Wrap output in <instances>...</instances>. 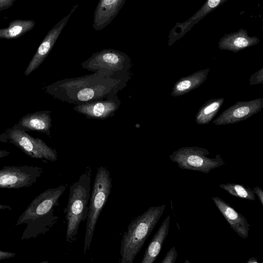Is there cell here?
<instances>
[{
  "label": "cell",
  "instance_id": "6da1fadb",
  "mask_svg": "<svg viewBox=\"0 0 263 263\" xmlns=\"http://www.w3.org/2000/svg\"><path fill=\"white\" fill-rule=\"evenodd\" d=\"M124 88L116 81L93 73L59 81L51 86L50 89L57 99L77 105L117 95Z\"/></svg>",
  "mask_w": 263,
  "mask_h": 263
},
{
  "label": "cell",
  "instance_id": "7a4b0ae2",
  "mask_svg": "<svg viewBox=\"0 0 263 263\" xmlns=\"http://www.w3.org/2000/svg\"><path fill=\"white\" fill-rule=\"evenodd\" d=\"M65 190L64 185L47 189L31 202L15 224H27L21 238L22 241L45 233L57 222L58 217L54 215V207L58 204V200Z\"/></svg>",
  "mask_w": 263,
  "mask_h": 263
},
{
  "label": "cell",
  "instance_id": "3957f363",
  "mask_svg": "<svg viewBox=\"0 0 263 263\" xmlns=\"http://www.w3.org/2000/svg\"><path fill=\"white\" fill-rule=\"evenodd\" d=\"M166 205L151 206L134 219L122 236L120 263H133L162 215Z\"/></svg>",
  "mask_w": 263,
  "mask_h": 263
},
{
  "label": "cell",
  "instance_id": "277c9868",
  "mask_svg": "<svg viewBox=\"0 0 263 263\" xmlns=\"http://www.w3.org/2000/svg\"><path fill=\"white\" fill-rule=\"evenodd\" d=\"M91 169L88 166L79 180L70 186L68 203L64 209L67 221L66 240L74 241L80 223L87 219L91 190Z\"/></svg>",
  "mask_w": 263,
  "mask_h": 263
},
{
  "label": "cell",
  "instance_id": "5b68a950",
  "mask_svg": "<svg viewBox=\"0 0 263 263\" xmlns=\"http://www.w3.org/2000/svg\"><path fill=\"white\" fill-rule=\"evenodd\" d=\"M81 65L94 73L119 82L124 87L129 80L130 59L119 50L105 49L93 53Z\"/></svg>",
  "mask_w": 263,
  "mask_h": 263
},
{
  "label": "cell",
  "instance_id": "8992f818",
  "mask_svg": "<svg viewBox=\"0 0 263 263\" xmlns=\"http://www.w3.org/2000/svg\"><path fill=\"white\" fill-rule=\"evenodd\" d=\"M111 178L106 167H98L89 201L83 254L90 247L98 218L111 192Z\"/></svg>",
  "mask_w": 263,
  "mask_h": 263
},
{
  "label": "cell",
  "instance_id": "52a82bcc",
  "mask_svg": "<svg viewBox=\"0 0 263 263\" xmlns=\"http://www.w3.org/2000/svg\"><path fill=\"white\" fill-rule=\"evenodd\" d=\"M210 152L198 146L182 147L169 155L172 161L183 170L208 174L211 170L226 164L220 154L210 157Z\"/></svg>",
  "mask_w": 263,
  "mask_h": 263
},
{
  "label": "cell",
  "instance_id": "ba28073f",
  "mask_svg": "<svg viewBox=\"0 0 263 263\" xmlns=\"http://www.w3.org/2000/svg\"><path fill=\"white\" fill-rule=\"evenodd\" d=\"M43 172L40 166H5L0 169V189H18L33 185Z\"/></svg>",
  "mask_w": 263,
  "mask_h": 263
},
{
  "label": "cell",
  "instance_id": "9c48e42d",
  "mask_svg": "<svg viewBox=\"0 0 263 263\" xmlns=\"http://www.w3.org/2000/svg\"><path fill=\"white\" fill-rule=\"evenodd\" d=\"M9 139L11 143L31 158L50 161L57 160L58 154L55 149L48 146L42 139L34 138L23 130L12 129Z\"/></svg>",
  "mask_w": 263,
  "mask_h": 263
},
{
  "label": "cell",
  "instance_id": "30bf717a",
  "mask_svg": "<svg viewBox=\"0 0 263 263\" xmlns=\"http://www.w3.org/2000/svg\"><path fill=\"white\" fill-rule=\"evenodd\" d=\"M263 107V98L238 101L223 111L212 122L215 125L235 124L250 118Z\"/></svg>",
  "mask_w": 263,
  "mask_h": 263
},
{
  "label": "cell",
  "instance_id": "8fae6325",
  "mask_svg": "<svg viewBox=\"0 0 263 263\" xmlns=\"http://www.w3.org/2000/svg\"><path fill=\"white\" fill-rule=\"evenodd\" d=\"M78 6V5L73 6L69 13L58 22L47 33L25 71L26 76L29 75L44 61L52 49L71 15Z\"/></svg>",
  "mask_w": 263,
  "mask_h": 263
},
{
  "label": "cell",
  "instance_id": "7c38bea8",
  "mask_svg": "<svg viewBox=\"0 0 263 263\" xmlns=\"http://www.w3.org/2000/svg\"><path fill=\"white\" fill-rule=\"evenodd\" d=\"M121 103L116 95L102 100L76 105L73 109L87 118L104 120L115 115Z\"/></svg>",
  "mask_w": 263,
  "mask_h": 263
},
{
  "label": "cell",
  "instance_id": "4fadbf2b",
  "mask_svg": "<svg viewBox=\"0 0 263 263\" xmlns=\"http://www.w3.org/2000/svg\"><path fill=\"white\" fill-rule=\"evenodd\" d=\"M212 200L229 223L231 228L242 238H247L250 225L246 218L220 197L213 196Z\"/></svg>",
  "mask_w": 263,
  "mask_h": 263
},
{
  "label": "cell",
  "instance_id": "5bb4252c",
  "mask_svg": "<svg viewBox=\"0 0 263 263\" xmlns=\"http://www.w3.org/2000/svg\"><path fill=\"white\" fill-rule=\"evenodd\" d=\"M126 0H100L93 15L92 27L101 30L109 25L118 14Z\"/></svg>",
  "mask_w": 263,
  "mask_h": 263
},
{
  "label": "cell",
  "instance_id": "9a60e30c",
  "mask_svg": "<svg viewBox=\"0 0 263 263\" xmlns=\"http://www.w3.org/2000/svg\"><path fill=\"white\" fill-rule=\"evenodd\" d=\"M209 71L210 68H207L180 78L175 83L171 95L180 97L197 88L206 81Z\"/></svg>",
  "mask_w": 263,
  "mask_h": 263
},
{
  "label": "cell",
  "instance_id": "2e32d148",
  "mask_svg": "<svg viewBox=\"0 0 263 263\" xmlns=\"http://www.w3.org/2000/svg\"><path fill=\"white\" fill-rule=\"evenodd\" d=\"M170 218L168 215L154 235L145 251L141 263H153L156 260L168 234Z\"/></svg>",
  "mask_w": 263,
  "mask_h": 263
},
{
  "label": "cell",
  "instance_id": "e0dca14e",
  "mask_svg": "<svg viewBox=\"0 0 263 263\" xmlns=\"http://www.w3.org/2000/svg\"><path fill=\"white\" fill-rule=\"evenodd\" d=\"M259 41L258 39L255 36H249L242 30V32H238L222 37L218 43V47L221 50L237 52L257 44Z\"/></svg>",
  "mask_w": 263,
  "mask_h": 263
},
{
  "label": "cell",
  "instance_id": "ac0fdd59",
  "mask_svg": "<svg viewBox=\"0 0 263 263\" xmlns=\"http://www.w3.org/2000/svg\"><path fill=\"white\" fill-rule=\"evenodd\" d=\"M50 111H40L28 114L21 120L22 126L25 128L50 134L51 126Z\"/></svg>",
  "mask_w": 263,
  "mask_h": 263
},
{
  "label": "cell",
  "instance_id": "d6986e66",
  "mask_svg": "<svg viewBox=\"0 0 263 263\" xmlns=\"http://www.w3.org/2000/svg\"><path fill=\"white\" fill-rule=\"evenodd\" d=\"M35 22L29 20H15L9 26L0 28V39H14L21 37L33 29Z\"/></svg>",
  "mask_w": 263,
  "mask_h": 263
},
{
  "label": "cell",
  "instance_id": "ffe728a7",
  "mask_svg": "<svg viewBox=\"0 0 263 263\" xmlns=\"http://www.w3.org/2000/svg\"><path fill=\"white\" fill-rule=\"evenodd\" d=\"M223 98L208 100L198 110L195 121L198 125L208 124L216 115L224 102Z\"/></svg>",
  "mask_w": 263,
  "mask_h": 263
},
{
  "label": "cell",
  "instance_id": "44dd1931",
  "mask_svg": "<svg viewBox=\"0 0 263 263\" xmlns=\"http://www.w3.org/2000/svg\"><path fill=\"white\" fill-rule=\"evenodd\" d=\"M219 186L233 196L252 201L256 199L253 190L243 184L226 183L220 184Z\"/></svg>",
  "mask_w": 263,
  "mask_h": 263
},
{
  "label": "cell",
  "instance_id": "7402d4cb",
  "mask_svg": "<svg viewBox=\"0 0 263 263\" xmlns=\"http://www.w3.org/2000/svg\"><path fill=\"white\" fill-rule=\"evenodd\" d=\"M227 0H208L204 5L193 16L191 22L201 18Z\"/></svg>",
  "mask_w": 263,
  "mask_h": 263
},
{
  "label": "cell",
  "instance_id": "603a6c76",
  "mask_svg": "<svg viewBox=\"0 0 263 263\" xmlns=\"http://www.w3.org/2000/svg\"><path fill=\"white\" fill-rule=\"evenodd\" d=\"M177 256V250L175 247H173L167 251L161 263H175Z\"/></svg>",
  "mask_w": 263,
  "mask_h": 263
},
{
  "label": "cell",
  "instance_id": "cb8c5ba5",
  "mask_svg": "<svg viewBox=\"0 0 263 263\" xmlns=\"http://www.w3.org/2000/svg\"><path fill=\"white\" fill-rule=\"evenodd\" d=\"M250 85L263 84V68L253 74L250 79Z\"/></svg>",
  "mask_w": 263,
  "mask_h": 263
},
{
  "label": "cell",
  "instance_id": "d4e9b609",
  "mask_svg": "<svg viewBox=\"0 0 263 263\" xmlns=\"http://www.w3.org/2000/svg\"><path fill=\"white\" fill-rule=\"evenodd\" d=\"M15 0H0V11L11 7Z\"/></svg>",
  "mask_w": 263,
  "mask_h": 263
},
{
  "label": "cell",
  "instance_id": "484cf974",
  "mask_svg": "<svg viewBox=\"0 0 263 263\" xmlns=\"http://www.w3.org/2000/svg\"><path fill=\"white\" fill-rule=\"evenodd\" d=\"M15 255L13 252L0 250V260L13 257Z\"/></svg>",
  "mask_w": 263,
  "mask_h": 263
},
{
  "label": "cell",
  "instance_id": "4316f807",
  "mask_svg": "<svg viewBox=\"0 0 263 263\" xmlns=\"http://www.w3.org/2000/svg\"><path fill=\"white\" fill-rule=\"evenodd\" d=\"M253 191L254 192V193L258 196V199H259L261 205L263 206V191H262V189L257 186L254 187L253 189Z\"/></svg>",
  "mask_w": 263,
  "mask_h": 263
},
{
  "label": "cell",
  "instance_id": "83f0119b",
  "mask_svg": "<svg viewBox=\"0 0 263 263\" xmlns=\"http://www.w3.org/2000/svg\"><path fill=\"white\" fill-rule=\"evenodd\" d=\"M10 154V152L7 151L0 150V158L7 156Z\"/></svg>",
  "mask_w": 263,
  "mask_h": 263
},
{
  "label": "cell",
  "instance_id": "f1b7e54d",
  "mask_svg": "<svg viewBox=\"0 0 263 263\" xmlns=\"http://www.w3.org/2000/svg\"><path fill=\"white\" fill-rule=\"evenodd\" d=\"M11 210L12 208L8 205H3L0 204V210Z\"/></svg>",
  "mask_w": 263,
  "mask_h": 263
},
{
  "label": "cell",
  "instance_id": "f546056e",
  "mask_svg": "<svg viewBox=\"0 0 263 263\" xmlns=\"http://www.w3.org/2000/svg\"><path fill=\"white\" fill-rule=\"evenodd\" d=\"M247 263H258L257 259L254 257L250 258L247 262Z\"/></svg>",
  "mask_w": 263,
  "mask_h": 263
}]
</instances>
